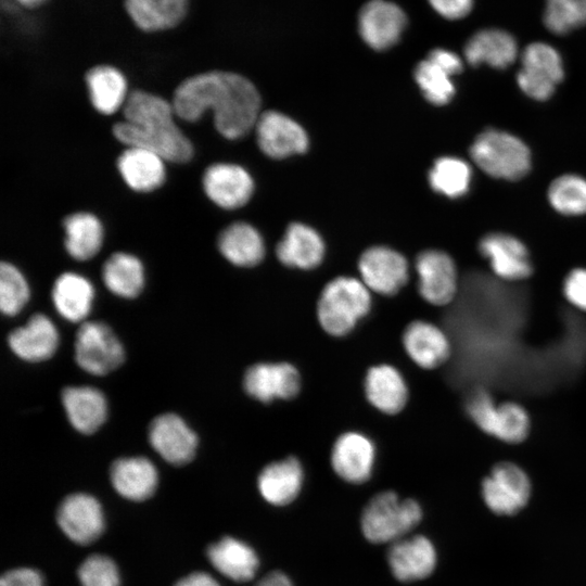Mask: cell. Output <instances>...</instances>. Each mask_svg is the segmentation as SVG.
<instances>
[{
	"mask_svg": "<svg viewBox=\"0 0 586 586\" xmlns=\"http://www.w3.org/2000/svg\"><path fill=\"white\" fill-rule=\"evenodd\" d=\"M220 254L232 265L254 267L265 257V242L259 231L249 222L237 221L218 234Z\"/></svg>",
	"mask_w": 586,
	"mask_h": 586,
	"instance_id": "f546056e",
	"label": "cell"
},
{
	"mask_svg": "<svg viewBox=\"0 0 586 586\" xmlns=\"http://www.w3.org/2000/svg\"><path fill=\"white\" fill-rule=\"evenodd\" d=\"M330 460L335 474L345 482L365 483L370 479L375 462L374 443L361 432H345L335 440Z\"/></svg>",
	"mask_w": 586,
	"mask_h": 586,
	"instance_id": "9a60e30c",
	"label": "cell"
},
{
	"mask_svg": "<svg viewBox=\"0 0 586 586\" xmlns=\"http://www.w3.org/2000/svg\"><path fill=\"white\" fill-rule=\"evenodd\" d=\"M81 586H119V573L112 559L103 555L88 557L78 569Z\"/></svg>",
	"mask_w": 586,
	"mask_h": 586,
	"instance_id": "b9f144b4",
	"label": "cell"
},
{
	"mask_svg": "<svg viewBox=\"0 0 586 586\" xmlns=\"http://www.w3.org/2000/svg\"><path fill=\"white\" fill-rule=\"evenodd\" d=\"M422 508L418 501L400 499L392 491L373 496L365 506L360 527L371 543H394L406 536L421 521Z\"/></svg>",
	"mask_w": 586,
	"mask_h": 586,
	"instance_id": "277c9868",
	"label": "cell"
},
{
	"mask_svg": "<svg viewBox=\"0 0 586 586\" xmlns=\"http://www.w3.org/2000/svg\"><path fill=\"white\" fill-rule=\"evenodd\" d=\"M123 111L124 120L112 128L119 142L148 149L168 162L187 163L192 158V142L176 125L171 102L148 91L133 90Z\"/></svg>",
	"mask_w": 586,
	"mask_h": 586,
	"instance_id": "7a4b0ae2",
	"label": "cell"
},
{
	"mask_svg": "<svg viewBox=\"0 0 586 586\" xmlns=\"http://www.w3.org/2000/svg\"><path fill=\"white\" fill-rule=\"evenodd\" d=\"M190 0H124V9L133 25L144 33L169 30L180 25Z\"/></svg>",
	"mask_w": 586,
	"mask_h": 586,
	"instance_id": "4316f807",
	"label": "cell"
},
{
	"mask_svg": "<svg viewBox=\"0 0 586 586\" xmlns=\"http://www.w3.org/2000/svg\"><path fill=\"white\" fill-rule=\"evenodd\" d=\"M521 63L517 74L520 89L534 100L549 99L564 76L559 52L548 43L532 42L522 51Z\"/></svg>",
	"mask_w": 586,
	"mask_h": 586,
	"instance_id": "52a82bcc",
	"label": "cell"
},
{
	"mask_svg": "<svg viewBox=\"0 0 586 586\" xmlns=\"http://www.w3.org/2000/svg\"><path fill=\"white\" fill-rule=\"evenodd\" d=\"M86 86L93 107L103 115H111L124 107L128 98L127 80L115 66L100 64L85 75Z\"/></svg>",
	"mask_w": 586,
	"mask_h": 586,
	"instance_id": "1f68e13d",
	"label": "cell"
},
{
	"mask_svg": "<svg viewBox=\"0 0 586 586\" xmlns=\"http://www.w3.org/2000/svg\"><path fill=\"white\" fill-rule=\"evenodd\" d=\"M433 10L447 20H459L470 14L473 0H428Z\"/></svg>",
	"mask_w": 586,
	"mask_h": 586,
	"instance_id": "f6af8a7d",
	"label": "cell"
},
{
	"mask_svg": "<svg viewBox=\"0 0 586 586\" xmlns=\"http://www.w3.org/2000/svg\"><path fill=\"white\" fill-rule=\"evenodd\" d=\"M470 155L484 173L494 178L519 180L531 168V153L526 144L501 130L481 132L470 148Z\"/></svg>",
	"mask_w": 586,
	"mask_h": 586,
	"instance_id": "5b68a950",
	"label": "cell"
},
{
	"mask_svg": "<svg viewBox=\"0 0 586 586\" xmlns=\"http://www.w3.org/2000/svg\"><path fill=\"white\" fill-rule=\"evenodd\" d=\"M304 482L301 461L293 456L268 463L259 472L257 487L270 505L285 506L300 494Z\"/></svg>",
	"mask_w": 586,
	"mask_h": 586,
	"instance_id": "cb8c5ba5",
	"label": "cell"
},
{
	"mask_svg": "<svg viewBox=\"0 0 586 586\" xmlns=\"http://www.w3.org/2000/svg\"><path fill=\"white\" fill-rule=\"evenodd\" d=\"M29 286L22 272L12 264L0 265V308L4 315L14 316L26 305Z\"/></svg>",
	"mask_w": 586,
	"mask_h": 586,
	"instance_id": "f35d334b",
	"label": "cell"
},
{
	"mask_svg": "<svg viewBox=\"0 0 586 586\" xmlns=\"http://www.w3.org/2000/svg\"><path fill=\"white\" fill-rule=\"evenodd\" d=\"M402 342L408 357L423 369H435L450 356V342L437 326L415 320L407 324Z\"/></svg>",
	"mask_w": 586,
	"mask_h": 586,
	"instance_id": "44dd1931",
	"label": "cell"
},
{
	"mask_svg": "<svg viewBox=\"0 0 586 586\" xmlns=\"http://www.w3.org/2000/svg\"><path fill=\"white\" fill-rule=\"evenodd\" d=\"M364 390L370 405L386 415L400 412L408 402L406 380L397 368L388 364L374 365L367 370Z\"/></svg>",
	"mask_w": 586,
	"mask_h": 586,
	"instance_id": "603a6c76",
	"label": "cell"
},
{
	"mask_svg": "<svg viewBox=\"0 0 586 586\" xmlns=\"http://www.w3.org/2000/svg\"><path fill=\"white\" fill-rule=\"evenodd\" d=\"M175 586H220L218 582L207 573L194 572L176 583Z\"/></svg>",
	"mask_w": 586,
	"mask_h": 586,
	"instance_id": "c3c4849f",
	"label": "cell"
},
{
	"mask_svg": "<svg viewBox=\"0 0 586 586\" xmlns=\"http://www.w3.org/2000/svg\"><path fill=\"white\" fill-rule=\"evenodd\" d=\"M531 491L527 474L512 462L497 463L482 482L484 502L499 515L519 512L526 506Z\"/></svg>",
	"mask_w": 586,
	"mask_h": 586,
	"instance_id": "ba28073f",
	"label": "cell"
},
{
	"mask_svg": "<svg viewBox=\"0 0 586 586\" xmlns=\"http://www.w3.org/2000/svg\"><path fill=\"white\" fill-rule=\"evenodd\" d=\"M56 520L63 533L76 544L87 545L103 532L104 517L99 501L87 494H72L63 499Z\"/></svg>",
	"mask_w": 586,
	"mask_h": 586,
	"instance_id": "e0dca14e",
	"label": "cell"
},
{
	"mask_svg": "<svg viewBox=\"0 0 586 586\" xmlns=\"http://www.w3.org/2000/svg\"><path fill=\"white\" fill-rule=\"evenodd\" d=\"M102 279L113 294L124 298H133L144 286L143 265L132 254L114 253L103 264Z\"/></svg>",
	"mask_w": 586,
	"mask_h": 586,
	"instance_id": "e575fe53",
	"label": "cell"
},
{
	"mask_svg": "<svg viewBox=\"0 0 586 586\" xmlns=\"http://www.w3.org/2000/svg\"><path fill=\"white\" fill-rule=\"evenodd\" d=\"M164 158L148 149L128 146L117 158V169L125 183L137 192H151L166 178Z\"/></svg>",
	"mask_w": 586,
	"mask_h": 586,
	"instance_id": "83f0119b",
	"label": "cell"
},
{
	"mask_svg": "<svg viewBox=\"0 0 586 586\" xmlns=\"http://www.w3.org/2000/svg\"><path fill=\"white\" fill-rule=\"evenodd\" d=\"M176 116L193 123L211 110L218 132L229 140L241 139L260 115L258 90L244 76L226 71H208L186 78L173 95Z\"/></svg>",
	"mask_w": 586,
	"mask_h": 586,
	"instance_id": "6da1fadb",
	"label": "cell"
},
{
	"mask_svg": "<svg viewBox=\"0 0 586 586\" xmlns=\"http://www.w3.org/2000/svg\"><path fill=\"white\" fill-rule=\"evenodd\" d=\"M62 404L73 428L82 434H92L105 422V396L92 386H67L62 391Z\"/></svg>",
	"mask_w": 586,
	"mask_h": 586,
	"instance_id": "484cf974",
	"label": "cell"
},
{
	"mask_svg": "<svg viewBox=\"0 0 586 586\" xmlns=\"http://www.w3.org/2000/svg\"><path fill=\"white\" fill-rule=\"evenodd\" d=\"M467 411L482 431L491 435L494 434L497 406L488 392L476 390L469 397Z\"/></svg>",
	"mask_w": 586,
	"mask_h": 586,
	"instance_id": "7bdbcfd3",
	"label": "cell"
},
{
	"mask_svg": "<svg viewBox=\"0 0 586 586\" xmlns=\"http://www.w3.org/2000/svg\"><path fill=\"white\" fill-rule=\"evenodd\" d=\"M93 298V285L81 275L64 272L53 283L54 307L68 321H84L91 310Z\"/></svg>",
	"mask_w": 586,
	"mask_h": 586,
	"instance_id": "d6a6232c",
	"label": "cell"
},
{
	"mask_svg": "<svg viewBox=\"0 0 586 586\" xmlns=\"http://www.w3.org/2000/svg\"><path fill=\"white\" fill-rule=\"evenodd\" d=\"M530 424V417L521 405L506 402L497 406L493 435L506 443H521L528 435Z\"/></svg>",
	"mask_w": 586,
	"mask_h": 586,
	"instance_id": "ab89813d",
	"label": "cell"
},
{
	"mask_svg": "<svg viewBox=\"0 0 586 586\" xmlns=\"http://www.w3.org/2000/svg\"><path fill=\"white\" fill-rule=\"evenodd\" d=\"M64 245L67 253L77 260H88L100 251L104 230L100 219L88 212H77L63 220Z\"/></svg>",
	"mask_w": 586,
	"mask_h": 586,
	"instance_id": "836d02e7",
	"label": "cell"
},
{
	"mask_svg": "<svg viewBox=\"0 0 586 586\" xmlns=\"http://www.w3.org/2000/svg\"><path fill=\"white\" fill-rule=\"evenodd\" d=\"M548 200L563 215L586 214V179L576 175L556 178L549 186Z\"/></svg>",
	"mask_w": 586,
	"mask_h": 586,
	"instance_id": "74e56055",
	"label": "cell"
},
{
	"mask_svg": "<svg viewBox=\"0 0 586 586\" xmlns=\"http://www.w3.org/2000/svg\"><path fill=\"white\" fill-rule=\"evenodd\" d=\"M360 280L374 293L392 296L409 279V265L398 251L374 245L364 251L358 260Z\"/></svg>",
	"mask_w": 586,
	"mask_h": 586,
	"instance_id": "9c48e42d",
	"label": "cell"
},
{
	"mask_svg": "<svg viewBox=\"0 0 586 586\" xmlns=\"http://www.w3.org/2000/svg\"><path fill=\"white\" fill-rule=\"evenodd\" d=\"M479 251L488 259L493 271L504 280H523L533 272L525 245L512 235L499 232L486 234L479 243Z\"/></svg>",
	"mask_w": 586,
	"mask_h": 586,
	"instance_id": "d6986e66",
	"label": "cell"
},
{
	"mask_svg": "<svg viewBox=\"0 0 586 586\" xmlns=\"http://www.w3.org/2000/svg\"><path fill=\"white\" fill-rule=\"evenodd\" d=\"M255 586H293V583L283 572L272 571L265 575Z\"/></svg>",
	"mask_w": 586,
	"mask_h": 586,
	"instance_id": "681fc988",
	"label": "cell"
},
{
	"mask_svg": "<svg viewBox=\"0 0 586 586\" xmlns=\"http://www.w3.org/2000/svg\"><path fill=\"white\" fill-rule=\"evenodd\" d=\"M472 170L469 164L455 156H442L433 163L428 174L430 187L450 199L464 195L470 188Z\"/></svg>",
	"mask_w": 586,
	"mask_h": 586,
	"instance_id": "d590c367",
	"label": "cell"
},
{
	"mask_svg": "<svg viewBox=\"0 0 586 586\" xmlns=\"http://www.w3.org/2000/svg\"><path fill=\"white\" fill-rule=\"evenodd\" d=\"M464 58L472 66L483 63L498 69L510 66L518 56L514 37L502 29L486 28L473 34L464 46Z\"/></svg>",
	"mask_w": 586,
	"mask_h": 586,
	"instance_id": "d4e9b609",
	"label": "cell"
},
{
	"mask_svg": "<svg viewBox=\"0 0 586 586\" xmlns=\"http://www.w3.org/2000/svg\"><path fill=\"white\" fill-rule=\"evenodd\" d=\"M370 290L357 278L339 276L322 289L317 302V319L328 334H349L371 310Z\"/></svg>",
	"mask_w": 586,
	"mask_h": 586,
	"instance_id": "3957f363",
	"label": "cell"
},
{
	"mask_svg": "<svg viewBox=\"0 0 586 586\" xmlns=\"http://www.w3.org/2000/svg\"><path fill=\"white\" fill-rule=\"evenodd\" d=\"M413 76L423 97L433 105H445L454 98L453 76L428 58L417 64Z\"/></svg>",
	"mask_w": 586,
	"mask_h": 586,
	"instance_id": "8d00e7d4",
	"label": "cell"
},
{
	"mask_svg": "<svg viewBox=\"0 0 586 586\" xmlns=\"http://www.w3.org/2000/svg\"><path fill=\"white\" fill-rule=\"evenodd\" d=\"M254 129L257 144L268 157L281 160L308 150L309 139L305 129L281 112L260 113Z\"/></svg>",
	"mask_w": 586,
	"mask_h": 586,
	"instance_id": "30bf717a",
	"label": "cell"
},
{
	"mask_svg": "<svg viewBox=\"0 0 586 586\" xmlns=\"http://www.w3.org/2000/svg\"><path fill=\"white\" fill-rule=\"evenodd\" d=\"M206 196L224 209L244 206L254 192L250 173L238 164L215 163L208 166L202 178Z\"/></svg>",
	"mask_w": 586,
	"mask_h": 586,
	"instance_id": "4fadbf2b",
	"label": "cell"
},
{
	"mask_svg": "<svg viewBox=\"0 0 586 586\" xmlns=\"http://www.w3.org/2000/svg\"><path fill=\"white\" fill-rule=\"evenodd\" d=\"M581 3L583 8L585 24H586V0H581Z\"/></svg>",
	"mask_w": 586,
	"mask_h": 586,
	"instance_id": "816d5d0a",
	"label": "cell"
},
{
	"mask_svg": "<svg viewBox=\"0 0 586 586\" xmlns=\"http://www.w3.org/2000/svg\"><path fill=\"white\" fill-rule=\"evenodd\" d=\"M74 356L76 364L86 372L104 375L123 364L125 351L107 324L85 321L76 333Z\"/></svg>",
	"mask_w": 586,
	"mask_h": 586,
	"instance_id": "8992f818",
	"label": "cell"
},
{
	"mask_svg": "<svg viewBox=\"0 0 586 586\" xmlns=\"http://www.w3.org/2000/svg\"><path fill=\"white\" fill-rule=\"evenodd\" d=\"M0 586H43L39 572L29 568L8 571L1 576Z\"/></svg>",
	"mask_w": 586,
	"mask_h": 586,
	"instance_id": "bcb514c9",
	"label": "cell"
},
{
	"mask_svg": "<svg viewBox=\"0 0 586 586\" xmlns=\"http://www.w3.org/2000/svg\"><path fill=\"white\" fill-rule=\"evenodd\" d=\"M437 562L432 542L422 535L403 537L391 544L387 563L400 582H413L430 576Z\"/></svg>",
	"mask_w": 586,
	"mask_h": 586,
	"instance_id": "ac0fdd59",
	"label": "cell"
},
{
	"mask_svg": "<svg viewBox=\"0 0 586 586\" xmlns=\"http://www.w3.org/2000/svg\"><path fill=\"white\" fill-rule=\"evenodd\" d=\"M406 25L405 12L391 1L371 0L359 11V34L370 48L378 51L396 44Z\"/></svg>",
	"mask_w": 586,
	"mask_h": 586,
	"instance_id": "5bb4252c",
	"label": "cell"
},
{
	"mask_svg": "<svg viewBox=\"0 0 586 586\" xmlns=\"http://www.w3.org/2000/svg\"><path fill=\"white\" fill-rule=\"evenodd\" d=\"M418 292L428 303L443 306L450 303L458 290V276L453 258L440 250H425L415 263Z\"/></svg>",
	"mask_w": 586,
	"mask_h": 586,
	"instance_id": "7c38bea8",
	"label": "cell"
},
{
	"mask_svg": "<svg viewBox=\"0 0 586 586\" xmlns=\"http://www.w3.org/2000/svg\"><path fill=\"white\" fill-rule=\"evenodd\" d=\"M326 245L321 235L310 226L292 222L276 246L278 260L291 268L310 270L324 257Z\"/></svg>",
	"mask_w": 586,
	"mask_h": 586,
	"instance_id": "7402d4cb",
	"label": "cell"
},
{
	"mask_svg": "<svg viewBox=\"0 0 586 586\" xmlns=\"http://www.w3.org/2000/svg\"><path fill=\"white\" fill-rule=\"evenodd\" d=\"M115 491L123 497L141 501L156 489L158 475L154 464L144 457L119 458L110 471Z\"/></svg>",
	"mask_w": 586,
	"mask_h": 586,
	"instance_id": "f1b7e54d",
	"label": "cell"
},
{
	"mask_svg": "<svg viewBox=\"0 0 586 586\" xmlns=\"http://www.w3.org/2000/svg\"><path fill=\"white\" fill-rule=\"evenodd\" d=\"M60 336L55 324L43 314H35L28 322L8 336L11 351L30 362L44 361L58 349Z\"/></svg>",
	"mask_w": 586,
	"mask_h": 586,
	"instance_id": "ffe728a7",
	"label": "cell"
},
{
	"mask_svg": "<svg viewBox=\"0 0 586 586\" xmlns=\"http://www.w3.org/2000/svg\"><path fill=\"white\" fill-rule=\"evenodd\" d=\"M298 370L290 362H257L249 367L243 387L252 398L269 404L276 399H292L301 391Z\"/></svg>",
	"mask_w": 586,
	"mask_h": 586,
	"instance_id": "8fae6325",
	"label": "cell"
},
{
	"mask_svg": "<svg viewBox=\"0 0 586 586\" xmlns=\"http://www.w3.org/2000/svg\"><path fill=\"white\" fill-rule=\"evenodd\" d=\"M563 291L570 303L586 310V269L572 270L565 278Z\"/></svg>",
	"mask_w": 586,
	"mask_h": 586,
	"instance_id": "ee69618b",
	"label": "cell"
},
{
	"mask_svg": "<svg viewBox=\"0 0 586 586\" xmlns=\"http://www.w3.org/2000/svg\"><path fill=\"white\" fill-rule=\"evenodd\" d=\"M428 59L441 66L449 75L460 74L463 68L462 61L458 54L443 48H436L430 51Z\"/></svg>",
	"mask_w": 586,
	"mask_h": 586,
	"instance_id": "7dc6e473",
	"label": "cell"
},
{
	"mask_svg": "<svg viewBox=\"0 0 586 586\" xmlns=\"http://www.w3.org/2000/svg\"><path fill=\"white\" fill-rule=\"evenodd\" d=\"M148 435L152 448L171 464H186L195 456L198 437L176 413L155 417L149 425Z\"/></svg>",
	"mask_w": 586,
	"mask_h": 586,
	"instance_id": "2e32d148",
	"label": "cell"
},
{
	"mask_svg": "<svg viewBox=\"0 0 586 586\" xmlns=\"http://www.w3.org/2000/svg\"><path fill=\"white\" fill-rule=\"evenodd\" d=\"M207 557L222 575L235 582L252 579L259 565L255 550L246 543L226 536L212 544Z\"/></svg>",
	"mask_w": 586,
	"mask_h": 586,
	"instance_id": "4dcf8cb0",
	"label": "cell"
},
{
	"mask_svg": "<svg viewBox=\"0 0 586 586\" xmlns=\"http://www.w3.org/2000/svg\"><path fill=\"white\" fill-rule=\"evenodd\" d=\"M17 4L26 9H36L47 2V0H15Z\"/></svg>",
	"mask_w": 586,
	"mask_h": 586,
	"instance_id": "f907efd6",
	"label": "cell"
},
{
	"mask_svg": "<svg viewBox=\"0 0 586 586\" xmlns=\"http://www.w3.org/2000/svg\"><path fill=\"white\" fill-rule=\"evenodd\" d=\"M543 21L547 29L557 35L585 25L581 0H546Z\"/></svg>",
	"mask_w": 586,
	"mask_h": 586,
	"instance_id": "60d3db41",
	"label": "cell"
}]
</instances>
